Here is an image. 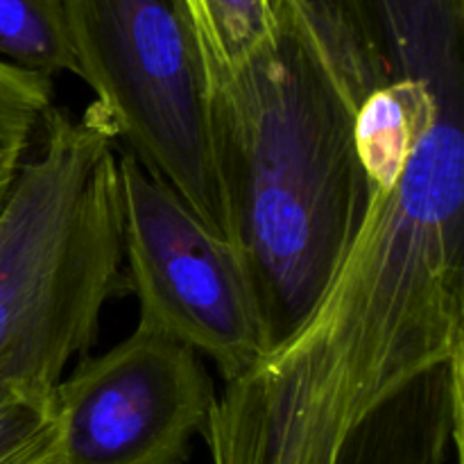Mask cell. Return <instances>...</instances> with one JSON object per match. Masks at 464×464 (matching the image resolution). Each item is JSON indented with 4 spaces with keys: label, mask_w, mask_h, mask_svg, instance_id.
<instances>
[{
    "label": "cell",
    "mask_w": 464,
    "mask_h": 464,
    "mask_svg": "<svg viewBox=\"0 0 464 464\" xmlns=\"http://www.w3.org/2000/svg\"><path fill=\"white\" fill-rule=\"evenodd\" d=\"M118 136L98 104L45 113L0 207V385L53 392L127 293Z\"/></svg>",
    "instance_id": "obj_3"
},
{
    "label": "cell",
    "mask_w": 464,
    "mask_h": 464,
    "mask_svg": "<svg viewBox=\"0 0 464 464\" xmlns=\"http://www.w3.org/2000/svg\"><path fill=\"white\" fill-rule=\"evenodd\" d=\"M77 75L118 140L229 238L193 0H63Z\"/></svg>",
    "instance_id": "obj_4"
},
{
    "label": "cell",
    "mask_w": 464,
    "mask_h": 464,
    "mask_svg": "<svg viewBox=\"0 0 464 464\" xmlns=\"http://www.w3.org/2000/svg\"><path fill=\"white\" fill-rule=\"evenodd\" d=\"M374 62L464 44V0H338Z\"/></svg>",
    "instance_id": "obj_7"
},
{
    "label": "cell",
    "mask_w": 464,
    "mask_h": 464,
    "mask_svg": "<svg viewBox=\"0 0 464 464\" xmlns=\"http://www.w3.org/2000/svg\"><path fill=\"white\" fill-rule=\"evenodd\" d=\"M53 107V77L23 71L0 59V207Z\"/></svg>",
    "instance_id": "obj_10"
},
{
    "label": "cell",
    "mask_w": 464,
    "mask_h": 464,
    "mask_svg": "<svg viewBox=\"0 0 464 464\" xmlns=\"http://www.w3.org/2000/svg\"><path fill=\"white\" fill-rule=\"evenodd\" d=\"M462 116L464 62L367 95L365 222L306 320L216 397L213 464L460 460Z\"/></svg>",
    "instance_id": "obj_1"
},
{
    "label": "cell",
    "mask_w": 464,
    "mask_h": 464,
    "mask_svg": "<svg viewBox=\"0 0 464 464\" xmlns=\"http://www.w3.org/2000/svg\"><path fill=\"white\" fill-rule=\"evenodd\" d=\"M127 288L139 324L211 358L225 383L266 353L261 315L243 256L172 186L118 152Z\"/></svg>",
    "instance_id": "obj_5"
},
{
    "label": "cell",
    "mask_w": 464,
    "mask_h": 464,
    "mask_svg": "<svg viewBox=\"0 0 464 464\" xmlns=\"http://www.w3.org/2000/svg\"><path fill=\"white\" fill-rule=\"evenodd\" d=\"M270 41L234 71L208 66L211 131L229 240L243 256L266 352L304 320L370 207L356 122L383 71L352 25L272 0Z\"/></svg>",
    "instance_id": "obj_2"
},
{
    "label": "cell",
    "mask_w": 464,
    "mask_h": 464,
    "mask_svg": "<svg viewBox=\"0 0 464 464\" xmlns=\"http://www.w3.org/2000/svg\"><path fill=\"white\" fill-rule=\"evenodd\" d=\"M295 3L302 5L304 12L315 18L317 23H324V25H343V23H347L338 0H295Z\"/></svg>",
    "instance_id": "obj_12"
},
{
    "label": "cell",
    "mask_w": 464,
    "mask_h": 464,
    "mask_svg": "<svg viewBox=\"0 0 464 464\" xmlns=\"http://www.w3.org/2000/svg\"><path fill=\"white\" fill-rule=\"evenodd\" d=\"M207 63L234 71L270 41L275 30L272 0H193Z\"/></svg>",
    "instance_id": "obj_9"
},
{
    "label": "cell",
    "mask_w": 464,
    "mask_h": 464,
    "mask_svg": "<svg viewBox=\"0 0 464 464\" xmlns=\"http://www.w3.org/2000/svg\"><path fill=\"white\" fill-rule=\"evenodd\" d=\"M213 403L202 356L139 324L54 388L62 464H181Z\"/></svg>",
    "instance_id": "obj_6"
},
{
    "label": "cell",
    "mask_w": 464,
    "mask_h": 464,
    "mask_svg": "<svg viewBox=\"0 0 464 464\" xmlns=\"http://www.w3.org/2000/svg\"><path fill=\"white\" fill-rule=\"evenodd\" d=\"M0 59L45 77L77 75L63 0H0Z\"/></svg>",
    "instance_id": "obj_8"
},
{
    "label": "cell",
    "mask_w": 464,
    "mask_h": 464,
    "mask_svg": "<svg viewBox=\"0 0 464 464\" xmlns=\"http://www.w3.org/2000/svg\"><path fill=\"white\" fill-rule=\"evenodd\" d=\"M0 464H62L54 390L0 385Z\"/></svg>",
    "instance_id": "obj_11"
}]
</instances>
